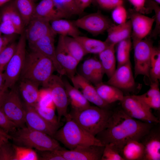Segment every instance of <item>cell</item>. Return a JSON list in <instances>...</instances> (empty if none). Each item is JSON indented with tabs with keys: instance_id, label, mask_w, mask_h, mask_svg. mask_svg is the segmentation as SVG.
I'll list each match as a JSON object with an SVG mask.
<instances>
[{
	"instance_id": "2e32d148",
	"label": "cell",
	"mask_w": 160,
	"mask_h": 160,
	"mask_svg": "<svg viewBox=\"0 0 160 160\" xmlns=\"http://www.w3.org/2000/svg\"><path fill=\"white\" fill-rule=\"evenodd\" d=\"M25 122L27 127L45 133L53 137L60 126L53 124L42 117L34 107L25 104Z\"/></svg>"
},
{
	"instance_id": "cb8c5ba5",
	"label": "cell",
	"mask_w": 160,
	"mask_h": 160,
	"mask_svg": "<svg viewBox=\"0 0 160 160\" xmlns=\"http://www.w3.org/2000/svg\"><path fill=\"white\" fill-rule=\"evenodd\" d=\"M39 84L35 81L21 79L19 89L25 104L34 107L37 104L39 94Z\"/></svg>"
},
{
	"instance_id": "6f0895ef",
	"label": "cell",
	"mask_w": 160,
	"mask_h": 160,
	"mask_svg": "<svg viewBox=\"0 0 160 160\" xmlns=\"http://www.w3.org/2000/svg\"><path fill=\"white\" fill-rule=\"evenodd\" d=\"M12 0H0V7Z\"/></svg>"
},
{
	"instance_id": "681fc988",
	"label": "cell",
	"mask_w": 160,
	"mask_h": 160,
	"mask_svg": "<svg viewBox=\"0 0 160 160\" xmlns=\"http://www.w3.org/2000/svg\"><path fill=\"white\" fill-rule=\"evenodd\" d=\"M102 8L106 9H113L117 6L122 5L123 0H95Z\"/></svg>"
},
{
	"instance_id": "1f68e13d",
	"label": "cell",
	"mask_w": 160,
	"mask_h": 160,
	"mask_svg": "<svg viewBox=\"0 0 160 160\" xmlns=\"http://www.w3.org/2000/svg\"><path fill=\"white\" fill-rule=\"evenodd\" d=\"M55 7L65 18L79 15L82 12L77 5L75 0H52Z\"/></svg>"
},
{
	"instance_id": "277c9868",
	"label": "cell",
	"mask_w": 160,
	"mask_h": 160,
	"mask_svg": "<svg viewBox=\"0 0 160 160\" xmlns=\"http://www.w3.org/2000/svg\"><path fill=\"white\" fill-rule=\"evenodd\" d=\"M55 70L53 63L48 57L32 50L26 55L20 77L41 85L43 87Z\"/></svg>"
},
{
	"instance_id": "9a60e30c",
	"label": "cell",
	"mask_w": 160,
	"mask_h": 160,
	"mask_svg": "<svg viewBox=\"0 0 160 160\" xmlns=\"http://www.w3.org/2000/svg\"><path fill=\"white\" fill-rule=\"evenodd\" d=\"M159 123L156 124L155 126L154 125L140 141L144 147L143 160H160Z\"/></svg>"
},
{
	"instance_id": "d590c367",
	"label": "cell",
	"mask_w": 160,
	"mask_h": 160,
	"mask_svg": "<svg viewBox=\"0 0 160 160\" xmlns=\"http://www.w3.org/2000/svg\"><path fill=\"white\" fill-rule=\"evenodd\" d=\"M160 79V49L153 47L151 55L149 79L151 81Z\"/></svg>"
},
{
	"instance_id": "3957f363",
	"label": "cell",
	"mask_w": 160,
	"mask_h": 160,
	"mask_svg": "<svg viewBox=\"0 0 160 160\" xmlns=\"http://www.w3.org/2000/svg\"><path fill=\"white\" fill-rule=\"evenodd\" d=\"M113 113L109 109L90 105L81 111L72 110L69 114L81 127L95 137L107 127Z\"/></svg>"
},
{
	"instance_id": "9f6ffc18",
	"label": "cell",
	"mask_w": 160,
	"mask_h": 160,
	"mask_svg": "<svg viewBox=\"0 0 160 160\" xmlns=\"http://www.w3.org/2000/svg\"><path fill=\"white\" fill-rule=\"evenodd\" d=\"M4 78L3 72L0 71V89H5L4 88Z\"/></svg>"
},
{
	"instance_id": "5b68a950",
	"label": "cell",
	"mask_w": 160,
	"mask_h": 160,
	"mask_svg": "<svg viewBox=\"0 0 160 160\" xmlns=\"http://www.w3.org/2000/svg\"><path fill=\"white\" fill-rule=\"evenodd\" d=\"M12 136V139L18 145L34 148L38 151L55 150L63 148L53 137L27 127H20Z\"/></svg>"
},
{
	"instance_id": "f1b7e54d",
	"label": "cell",
	"mask_w": 160,
	"mask_h": 160,
	"mask_svg": "<svg viewBox=\"0 0 160 160\" xmlns=\"http://www.w3.org/2000/svg\"><path fill=\"white\" fill-rule=\"evenodd\" d=\"M120 153L124 160H143L144 147L140 142L132 140L125 143Z\"/></svg>"
},
{
	"instance_id": "bcb514c9",
	"label": "cell",
	"mask_w": 160,
	"mask_h": 160,
	"mask_svg": "<svg viewBox=\"0 0 160 160\" xmlns=\"http://www.w3.org/2000/svg\"><path fill=\"white\" fill-rule=\"evenodd\" d=\"M127 11L122 5L118 6L114 8L111 13L113 21L117 24L125 23L127 21Z\"/></svg>"
},
{
	"instance_id": "52a82bcc",
	"label": "cell",
	"mask_w": 160,
	"mask_h": 160,
	"mask_svg": "<svg viewBox=\"0 0 160 160\" xmlns=\"http://www.w3.org/2000/svg\"><path fill=\"white\" fill-rule=\"evenodd\" d=\"M50 90L53 102L56 108L59 122L63 116L66 117L69 98L63 79L60 76L52 74L43 86Z\"/></svg>"
},
{
	"instance_id": "e0dca14e",
	"label": "cell",
	"mask_w": 160,
	"mask_h": 160,
	"mask_svg": "<svg viewBox=\"0 0 160 160\" xmlns=\"http://www.w3.org/2000/svg\"><path fill=\"white\" fill-rule=\"evenodd\" d=\"M73 86L79 90L89 102L101 108L109 109L110 105L100 97L95 87L79 74H75L70 79Z\"/></svg>"
},
{
	"instance_id": "94428289",
	"label": "cell",
	"mask_w": 160,
	"mask_h": 160,
	"mask_svg": "<svg viewBox=\"0 0 160 160\" xmlns=\"http://www.w3.org/2000/svg\"><path fill=\"white\" fill-rule=\"evenodd\" d=\"M1 30H0V36L1 35Z\"/></svg>"
},
{
	"instance_id": "30bf717a",
	"label": "cell",
	"mask_w": 160,
	"mask_h": 160,
	"mask_svg": "<svg viewBox=\"0 0 160 160\" xmlns=\"http://www.w3.org/2000/svg\"><path fill=\"white\" fill-rule=\"evenodd\" d=\"M153 42L149 39H143L133 47L135 77L142 75L149 78L150 63Z\"/></svg>"
},
{
	"instance_id": "8fae6325",
	"label": "cell",
	"mask_w": 160,
	"mask_h": 160,
	"mask_svg": "<svg viewBox=\"0 0 160 160\" xmlns=\"http://www.w3.org/2000/svg\"><path fill=\"white\" fill-rule=\"evenodd\" d=\"M72 21L77 27L94 36L102 33L113 25L108 18L99 12L89 14Z\"/></svg>"
},
{
	"instance_id": "74e56055",
	"label": "cell",
	"mask_w": 160,
	"mask_h": 160,
	"mask_svg": "<svg viewBox=\"0 0 160 160\" xmlns=\"http://www.w3.org/2000/svg\"><path fill=\"white\" fill-rule=\"evenodd\" d=\"M34 108L38 113L45 120L54 125H60V122L55 114V107H42L36 105Z\"/></svg>"
},
{
	"instance_id": "91938a15",
	"label": "cell",
	"mask_w": 160,
	"mask_h": 160,
	"mask_svg": "<svg viewBox=\"0 0 160 160\" xmlns=\"http://www.w3.org/2000/svg\"><path fill=\"white\" fill-rule=\"evenodd\" d=\"M155 1L159 4L160 3V0H155Z\"/></svg>"
},
{
	"instance_id": "44dd1931",
	"label": "cell",
	"mask_w": 160,
	"mask_h": 160,
	"mask_svg": "<svg viewBox=\"0 0 160 160\" xmlns=\"http://www.w3.org/2000/svg\"><path fill=\"white\" fill-rule=\"evenodd\" d=\"M0 10V22L10 21L14 25L20 35L24 31L23 20L12 0L2 5Z\"/></svg>"
},
{
	"instance_id": "ab89813d",
	"label": "cell",
	"mask_w": 160,
	"mask_h": 160,
	"mask_svg": "<svg viewBox=\"0 0 160 160\" xmlns=\"http://www.w3.org/2000/svg\"><path fill=\"white\" fill-rule=\"evenodd\" d=\"M93 61V58L85 60L81 65V73L80 74L89 82L95 85V74Z\"/></svg>"
},
{
	"instance_id": "4dcf8cb0",
	"label": "cell",
	"mask_w": 160,
	"mask_h": 160,
	"mask_svg": "<svg viewBox=\"0 0 160 160\" xmlns=\"http://www.w3.org/2000/svg\"><path fill=\"white\" fill-rule=\"evenodd\" d=\"M81 44L86 53L99 54L110 45L105 41L79 36L74 38Z\"/></svg>"
},
{
	"instance_id": "9c48e42d",
	"label": "cell",
	"mask_w": 160,
	"mask_h": 160,
	"mask_svg": "<svg viewBox=\"0 0 160 160\" xmlns=\"http://www.w3.org/2000/svg\"><path fill=\"white\" fill-rule=\"evenodd\" d=\"M0 108L18 127H23L25 123V110L17 90L14 87L7 92Z\"/></svg>"
},
{
	"instance_id": "5bb4252c",
	"label": "cell",
	"mask_w": 160,
	"mask_h": 160,
	"mask_svg": "<svg viewBox=\"0 0 160 160\" xmlns=\"http://www.w3.org/2000/svg\"><path fill=\"white\" fill-rule=\"evenodd\" d=\"M106 83L122 91H133L135 88L136 83L130 61L117 67Z\"/></svg>"
},
{
	"instance_id": "484cf974",
	"label": "cell",
	"mask_w": 160,
	"mask_h": 160,
	"mask_svg": "<svg viewBox=\"0 0 160 160\" xmlns=\"http://www.w3.org/2000/svg\"><path fill=\"white\" fill-rule=\"evenodd\" d=\"M95 88L100 98L105 102L110 104L123 99V92L114 86L103 82L95 85Z\"/></svg>"
},
{
	"instance_id": "f35d334b",
	"label": "cell",
	"mask_w": 160,
	"mask_h": 160,
	"mask_svg": "<svg viewBox=\"0 0 160 160\" xmlns=\"http://www.w3.org/2000/svg\"><path fill=\"white\" fill-rule=\"evenodd\" d=\"M17 43L14 41L7 46L0 53V71L3 72L16 50Z\"/></svg>"
},
{
	"instance_id": "680465c9",
	"label": "cell",
	"mask_w": 160,
	"mask_h": 160,
	"mask_svg": "<svg viewBox=\"0 0 160 160\" xmlns=\"http://www.w3.org/2000/svg\"><path fill=\"white\" fill-rule=\"evenodd\" d=\"M9 142H7L2 138L0 137V148L4 143Z\"/></svg>"
},
{
	"instance_id": "ba28073f",
	"label": "cell",
	"mask_w": 160,
	"mask_h": 160,
	"mask_svg": "<svg viewBox=\"0 0 160 160\" xmlns=\"http://www.w3.org/2000/svg\"><path fill=\"white\" fill-rule=\"evenodd\" d=\"M122 109L129 116L143 121L157 124L158 118L152 113L148 108L135 95L124 96L120 102Z\"/></svg>"
},
{
	"instance_id": "d6a6232c",
	"label": "cell",
	"mask_w": 160,
	"mask_h": 160,
	"mask_svg": "<svg viewBox=\"0 0 160 160\" xmlns=\"http://www.w3.org/2000/svg\"><path fill=\"white\" fill-rule=\"evenodd\" d=\"M15 5L26 26L33 17L36 5L32 0H14Z\"/></svg>"
},
{
	"instance_id": "816d5d0a",
	"label": "cell",
	"mask_w": 160,
	"mask_h": 160,
	"mask_svg": "<svg viewBox=\"0 0 160 160\" xmlns=\"http://www.w3.org/2000/svg\"><path fill=\"white\" fill-rule=\"evenodd\" d=\"M17 35L3 34L0 36V53L7 46L14 41Z\"/></svg>"
},
{
	"instance_id": "db71d44e",
	"label": "cell",
	"mask_w": 160,
	"mask_h": 160,
	"mask_svg": "<svg viewBox=\"0 0 160 160\" xmlns=\"http://www.w3.org/2000/svg\"><path fill=\"white\" fill-rule=\"evenodd\" d=\"M0 137L2 138L7 142L9 140L11 139L12 137L11 135L6 132L3 129L0 127Z\"/></svg>"
},
{
	"instance_id": "603a6c76",
	"label": "cell",
	"mask_w": 160,
	"mask_h": 160,
	"mask_svg": "<svg viewBox=\"0 0 160 160\" xmlns=\"http://www.w3.org/2000/svg\"><path fill=\"white\" fill-rule=\"evenodd\" d=\"M33 17L44 19L49 22L65 18L55 8L52 0H42L36 5Z\"/></svg>"
},
{
	"instance_id": "ac0fdd59",
	"label": "cell",
	"mask_w": 160,
	"mask_h": 160,
	"mask_svg": "<svg viewBox=\"0 0 160 160\" xmlns=\"http://www.w3.org/2000/svg\"><path fill=\"white\" fill-rule=\"evenodd\" d=\"M26 27L24 32L29 46L45 36L56 35L51 28L50 22L44 19L33 17Z\"/></svg>"
},
{
	"instance_id": "6125c7cd",
	"label": "cell",
	"mask_w": 160,
	"mask_h": 160,
	"mask_svg": "<svg viewBox=\"0 0 160 160\" xmlns=\"http://www.w3.org/2000/svg\"><path fill=\"white\" fill-rule=\"evenodd\" d=\"M32 0L34 2L35 1H36L37 0Z\"/></svg>"
},
{
	"instance_id": "8992f818",
	"label": "cell",
	"mask_w": 160,
	"mask_h": 160,
	"mask_svg": "<svg viewBox=\"0 0 160 160\" xmlns=\"http://www.w3.org/2000/svg\"><path fill=\"white\" fill-rule=\"evenodd\" d=\"M20 35L15 52L3 73L4 88L6 90L14 87L20 77L24 65L26 55V39L24 32Z\"/></svg>"
},
{
	"instance_id": "7a4b0ae2",
	"label": "cell",
	"mask_w": 160,
	"mask_h": 160,
	"mask_svg": "<svg viewBox=\"0 0 160 160\" xmlns=\"http://www.w3.org/2000/svg\"><path fill=\"white\" fill-rule=\"evenodd\" d=\"M65 118V124L56 131L53 137L69 150L79 146L93 145L104 146L95 136L81 127L69 113Z\"/></svg>"
},
{
	"instance_id": "f6af8a7d",
	"label": "cell",
	"mask_w": 160,
	"mask_h": 160,
	"mask_svg": "<svg viewBox=\"0 0 160 160\" xmlns=\"http://www.w3.org/2000/svg\"><path fill=\"white\" fill-rule=\"evenodd\" d=\"M8 142L5 143L0 148V160H15L14 145Z\"/></svg>"
},
{
	"instance_id": "ee69618b",
	"label": "cell",
	"mask_w": 160,
	"mask_h": 160,
	"mask_svg": "<svg viewBox=\"0 0 160 160\" xmlns=\"http://www.w3.org/2000/svg\"><path fill=\"white\" fill-rule=\"evenodd\" d=\"M0 127L9 134H14L18 128L16 124L9 119L0 108Z\"/></svg>"
},
{
	"instance_id": "b9f144b4",
	"label": "cell",
	"mask_w": 160,
	"mask_h": 160,
	"mask_svg": "<svg viewBox=\"0 0 160 160\" xmlns=\"http://www.w3.org/2000/svg\"><path fill=\"white\" fill-rule=\"evenodd\" d=\"M101 160H124L119 150L112 144L105 145Z\"/></svg>"
},
{
	"instance_id": "8d00e7d4",
	"label": "cell",
	"mask_w": 160,
	"mask_h": 160,
	"mask_svg": "<svg viewBox=\"0 0 160 160\" xmlns=\"http://www.w3.org/2000/svg\"><path fill=\"white\" fill-rule=\"evenodd\" d=\"M15 151V160H37L39 156L32 148L14 145Z\"/></svg>"
},
{
	"instance_id": "60d3db41",
	"label": "cell",
	"mask_w": 160,
	"mask_h": 160,
	"mask_svg": "<svg viewBox=\"0 0 160 160\" xmlns=\"http://www.w3.org/2000/svg\"><path fill=\"white\" fill-rule=\"evenodd\" d=\"M145 7L149 9L154 10L155 12L154 22L155 25L152 33V36L156 37L160 31V7L159 4L152 0H146Z\"/></svg>"
},
{
	"instance_id": "f5cc1de1",
	"label": "cell",
	"mask_w": 160,
	"mask_h": 160,
	"mask_svg": "<svg viewBox=\"0 0 160 160\" xmlns=\"http://www.w3.org/2000/svg\"><path fill=\"white\" fill-rule=\"evenodd\" d=\"M93 0H75L79 8L83 12L91 4Z\"/></svg>"
},
{
	"instance_id": "4fadbf2b",
	"label": "cell",
	"mask_w": 160,
	"mask_h": 160,
	"mask_svg": "<svg viewBox=\"0 0 160 160\" xmlns=\"http://www.w3.org/2000/svg\"><path fill=\"white\" fill-rule=\"evenodd\" d=\"M104 146H79L72 150L63 148L56 151L65 160H101Z\"/></svg>"
},
{
	"instance_id": "7402d4cb",
	"label": "cell",
	"mask_w": 160,
	"mask_h": 160,
	"mask_svg": "<svg viewBox=\"0 0 160 160\" xmlns=\"http://www.w3.org/2000/svg\"><path fill=\"white\" fill-rule=\"evenodd\" d=\"M107 37L105 41L109 45H115L120 41L130 37L132 26L130 20L125 23L113 25L107 30Z\"/></svg>"
},
{
	"instance_id": "836d02e7",
	"label": "cell",
	"mask_w": 160,
	"mask_h": 160,
	"mask_svg": "<svg viewBox=\"0 0 160 160\" xmlns=\"http://www.w3.org/2000/svg\"><path fill=\"white\" fill-rule=\"evenodd\" d=\"M65 45L72 56L79 63L87 54L81 44L74 38L64 36Z\"/></svg>"
},
{
	"instance_id": "7dc6e473",
	"label": "cell",
	"mask_w": 160,
	"mask_h": 160,
	"mask_svg": "<svg viewBox=\"0 0 160 160\" xmlns=\"http://www.w3.org/2000/svg\"><path fill=\"white\" fill-rule=\"evenodd\" d=\"M39 159L42 160H65L56 150L38 151Z\"/></svg>"
},
{
	"instance_id": "11a10c76",
	"label": "cell",
	"mask_w": 160,
	"mask_h": 160,
	"mask_svg": "<svg viewBox=\"0 0 160 160\" xmlns=\"http://www.w3.org/2000/svg\"><path fill=\"white\" fill-rule=\"evenodd\" d=\"M7 90L4 89H0V107L7 92Z\"/></svg>"
},
{
	"instance_id": "d4e9b609",
	"label": "cell",
	"mask_w": 160,
	"mask_h": 160,
	"mask_svg": "<svg viewBox=\"0 0 160 160\" xmlns=\"http://www.w3.org/2000/svg\"><path fill=\"white\" fill-rule=\"evenodd\" d=\"M63 80L73 110L81 111L90 105L79 90L71 85L67 80Z\"/></svg>"
},
{
	"instance_id": "f546056e",
	"label": "cell",
	"mask_w": 160,
	"mask_h": 160,
	"mask_svg": "<svg viewBox=\"0 0 160 160\" xmlns=\"http://www.w3.org/2000/svg\"><path fill=\"white\" fill-rule=\"evenodd\" d=\"M114 46L113 45H110L98 54L99 60L105 73L109 79L116 68Z\"/></svg>"
},
{
	"instance_id": "6da1fadb",
	"label": "cell",
	"mask_w": 160,
	"mask_h": 160,
	"mask_svg": "<svg viewBox=\"0 0 160 160\" xmlns=\"http://www.w3.org/2000/svg\"><path fill=\"white\" fill-rule=\"evenodd\" d=\"M155 124L133 119L121 108L113 111L107 127L95 137L104 145L112 144L120 151L130 140L140 142Z\"/></svg>"
},
{
	"instance_id": "83f0119b",
	"label": "cell",
	"mask_w": 160,
	"mask_h": 160,
	"mask_svg": "<svg viewBox=\"0 0 160 160\" xmlns=\"http://www.w3.org/2000/svg\"><path fill=\"white\" fill-rule=\"evenodd\" d=\"M136 95L150 109L160 110V91L158 80L151 81L150 88L146 92Z\"/></svg>"
},
{
	"instance_id": "7c38bea8",
	"label": "cell",
	"mask_w": 160,
	"mask_h": 160,
	"mask_svg": "<svg viewBox=\"0 0 160 160\" xmlns=\"http://www.w3.org/2000/svg\"><path fill=\"white\" fill-rule=\"evenodd\" d=\"M129 15L131 24V35L133 47L149 34L155 19L154 17L146 16L134 9L129 10Z\"/></svg>"
},
{
	"instance_id": "7bdbcfd3",
	"label": "cell",
	"mask_w": 160,
	"mask_h": 160,
	"mask_svg": "<svg viewBox=\"0 0 160 160\" xmlns=\"http://www.w3.org/2000/svg\"><path fill=\"white\" fill-rule=\"evenodd\" d=\"M36 105L42 107H55L50 92L48 88H44L39 90L38 100Z\"/></svg>"
},
{
	"instance_id": "4316f807",
	"label": "cell",
	"mask_w": 160,
	"mask_h": 160,
	"mask_svg": "<svg viewBox=\"0 0 160 160\" xmlns=\"http://www.w3.org/2000/svg\"><path fill=\"white\" fill-rule=\"evenodd\" d=\"M50 23L52 31L56 34L75 38L81 34L78 28L72 21L59 18L50 21Z\"/></svg>"
},
{
	"instance_id": "f907efd6",
	"label": "cell",
	"mask_w": 160,
	"mask_h": 160,
	"mask_svg": "<svg viewBox=\"0 0 160 160\" xmlns=\"http://www.w3.org/2000/svg\"><path fill=\"white\" fill-rule=\"evenodd\" d=\"M133 5L134 9L137 12L144 14L147 13L149 9L145 6L146 0H128Z\"/></svg>"
},
{
	"instance_id": "d6986e66",
	"label": "cell",
	"mask_w": 160,
	"mask_h": 160,
	"mask_svg": "<svg viewBox=\"0 0 160 160\" xmlns=\"http://www.w3.org/2000/svg\"><path fill=\"white\" fill-rule=\"evenodd\" d=\"M55 35V34H51L45 36L29 47L31 50L39 52L49 58L53 63L55 70L62 76L66 74L56 57L54 45Z\"/></svg>"
},
{
	"instance_id": "e575fe53",
	"label": "cell",
	"mask_w": 160,
	"mask_h": 160,
	"mask_svg": "<svg viewBox=\"0 0 160 160\" xmlns=\"http://www.w3.org/2000/svg\"><path fill=\"white\" fill-rule=\"evenodd\" d=\"M118 44L116 51L117 67L130 61V53L132 43L130 37Z\"/></svg>"
},
{
	"instance_id": "c3c4849f",
	"label": "cell",
	"mask_w": 160,
	"mask_h": 160,
	"mask_svg": "<svg viewBox=\"0 0 160 160\" xmlns=\"http://www.w3.org/2000/svg\"><path fill=\"white\" fill-rule=\"evenodd\" d=\"M93 63L95 74V85H96L102 82L103 76L105 73L99 60L93 58Z\"/></svg>"
},
{
	"instance_id": "ffe728a7",
	"label": "cell",
	"mask_w": 160,
	"mask_h": 160,
	"mask_svg": "<svg viewBox=\"0 0 160 160\" xmlns=\"http://www.w3.org/2000/svg\"><path fill=\"white\" fill-rule=\"evenodd\" d=\"M64 36L60 35L55 54L57 60L65 72L66 75L71 79L75 74L79 63L71 55L66 48L64 41Z\"/></svg>"
}]
</instances>
